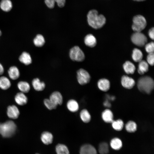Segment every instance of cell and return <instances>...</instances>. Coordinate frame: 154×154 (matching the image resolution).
Segmentation results:
<instances>
[{
	"label": "cell",
	"mask_w": 154,
	"mask_h": 154,
	"mask_svg": "<svg viewBox=\"0 0 154 154\" xmlns=\"http://www.w3.org/2000/svg\"><path fill=\"white\" fill-rule=\"evenodd\" d=\"M126 130L128 132L133 133L136 131L137 129V125L136 123L132 121L127 122L125 125Z\"/></svg>",
	"instance_id": "4dcf8cb0"
},
{
	"label": "cell",
	"mask_w": 154,
	"mask_h": 154,
	"mask_svg": "<svg viewBox=\"0 0 154 154\" xmlns=\"http://www.w3.org/2000/svg\"><path fill=\"white\" fill-rule=\"evenodd\" d=\"M154 53H151L149 54L147 58V60L148 64H149L151 66H153L154 65Z\"/></svg>",
	"instance_id": "8d00e7d4"
},
{
	"label": "cell",
	"mask_w": 154,
	"mask_h": 154,
	"mask_svg": "<svg viewBox=\"0 0 154 154\" xmlns=\"http://www.w3.org/2000/svg\"><path fill=\"white\" fill-rule=\"evenodd\" d=\"M53 138L52 134L48 131L43 132L42 133L40 137L42 142L46 145L50 144L52 143Z\"/></svg>",
	"instance_id": "5bb4252c"
},
{
	"label": "cell",
	"mask_w": 154,
	"mask_h": 154,
	"mask_svg": "<svg viewBox=\"0 0 154 154\" xmlns=\"http://www.w3.org/2000/svg\"><path fill=\"white\" fill-rule=\"evenodd\" d=\"M66 0H44L45 3L48 7L52 9L54 7L55 2L60 7H63L65 5Z\"/></svg>",
	"instance_id": "ffe728a7"
},
{
	"label": "cell",
	"mask_w": 154,
	"mask_h": 154,
	"mask_svg": "<svg viewBox=\"0 0 154 154\" xmlns=\"http://www.w3.org/2000/svg\"><path fill=\"white\" fill-rule=\"evenodd\" d=\"M2 35V32L1 30H0V37Z\"/></svg>",
	"instance_id": "b9f144b4"
},
{
	"label": "cell",
	"mask_w": 154,
	"mask_h": 154,
	"mask_svg": "<svg viewBox=\"0 0 154 154\" xmlns=\"http://www.w3.org/2000/svg\"><path fill=\"white\" fill-rule=\"evenodd\" d=\"M87 21L89 25L92 28L98 29L102 28L105 24L106 19L102 14L99 15L95 9L90 11L87 15Z\"/></svg>",
	"instance_id": "6da1fadb"
},
{
	"label": "cell",
	"mask_w": 154,
	"mask_h": 154,
	"mask_svg": "<svg viewBox=\"0 0 154 154\" xmlns=\"http://www.w3.org/2000/svg\"><path fill=\"white\" fill-rule=\"evenodd\" d=\"M4 72V69L2 65L0 63V76L2 75Z\"/></svg>",
	"instance_id": "ab89813d"
},
{
	"label": "cell",
	"mask_w": 154,
	"mask_h": 154,
	"mask_svg": "<svg viewBox=\"0 0 154 154\" xmlns=\"http://www.w3.org/2000/svg\"><path fill=\"white\" fill-rule=\"evenodd\" d=\"M134 1H143L146 0H133Z\"/></svg>",
	"instance_id": "60d3db41"
},
{
	"label": "cell",
	"mask_w": 154,
	"mask_h": 154,
	"mask_svg": "<svg viewBox=\"0 0 154 154\" xmlns=\"http://www.w3.org/2000/svg\"><path fill=\"white\" fill-rule=\"evenodd\" d=\"M19 60L21 62L26 65L30 64L32 62L30 55L26 52L22 53L19 58Z\"/></svg>",
	"instance_id": "d6986e66"
},
{
	"label": "cell",
	"mask_w": 154,
	"mask_h": 154,
	"mask_svg": "<svg viewBox=\"0 0 154 154\" xmlns=\"http://www.w3.org/2000/svg\"><path fill=\"white\" fill-rule=\"evenodd\" d=\"M131 39L133 44L140 47L145 45L147 41L146 37L141 32H135L132 35Z\"/></svg>",
	"instance_id": "8992f818"
},
{
	"label": "cell",
	"mask_w": 154,
	"mask_h": 154,
	"mask_svg": "<svg viewBox=\"0 0 154 154\" xmlns=\"http://www.w3.org/2000/svg\"><path fill=\"white\" fill-rule=\"evenodd\" d=\"M154 28H151L148 31V35L150 38L152 39H154Z\"/></svg>",
	"instance_id": "74e56055"
},
{
	"label": "cell",
	"mask_w": 154,
	"mask_h": 154,
	"mask_svg": "<svg viewBox=\"0 0 154 154\" xmlns=\"http://www.w3.org/2000/svg\"><path fill=\"white\" fill-rule=\"evenodd\" d=\"M35 45L38 47H41L44 44L45 40L43 36L41 34L37 35L33 40Z\"/></svg>",
	"instance_id": "f1b7e54d"
},
{
	"label": "cell",
	"mask_w": 154,
	"mask_h": 154,
	"mask_svg": "<svg viewBox=\"0 0 154 154\" xmlns=\"http://www.w3.org/2000/svg\"><path fill=\"white\" fill-rule=\"evenodd\" d=\"M84 42L86 46L90 47H94L97 43L96 38L91 34H88L85 36L84 39Z\"/></svg>",
	"instance_id": "ac0fdd59"
},
{
	"label": "cell",
	"mask_w": 154,
	"mask_h": 154,
	"mask_svg": "<svg viewBox=\"0 0 154 154\" xmlns=\"http://www.w3.org/2000/svg\"><path fill=\"white\" fill-rule=\"evenodd\" d=\"M110 145L112 149L116 150L119 149L122 147L121 140L118 138H114L111 141Z\"/></svg>",
	"instance_id": "f546056e"
},
{
	"label": "cell",
	"mask_w": 154,
	"mask_h": 154,
	"mask_svg": "<svg viewBox=\"0 0 154 154\" xmlns=\"http://www.w3.org/2000/svg\"><path fill=\"white\" fill-rule=\"evenodd\" d=\"M11 84L9 79L4 76L0 77V88L4 90H6L10 88Z\"/></svg>",
	"instance_id": "cb8c5ba5"
},
{
	"label": "cell",
	"mask_w": 154,
	"mask_h": 154,
	"mask_svg": "<svg viewBox=\"0 0 154 154\" xmlns=\"http://www.w3.org/2000/svg\"><path fill=\"white\" fill-rule=\"evenodd\" d=\"M145 49L146 52L149 54L153 53L154 42H152L146 44L145 46Z\"/></svg>",
	"instance_id": "d590c367"
},
{
	"label": "cell",
	"mask_w": 154,
	"mask_h": 154,
	"mask_svg": "<svg viewBox=\"0 0 154 154\" xmlns=\"http://www.w3.org/2000/svg\"><path fill=\"white\" fill-rule=\"evenodd\" d=\"M7 114L8 117L12 119H17L20 115L18 108L15 105L9 106L7 109Z\"/></svg>",
	"instance_id": "ba28073f"
},
{
	"label": "cell",
	"mask_w": 154,
	"mask_h": 154,
	"mask_svg": "<svg viewBox=\"0 0 154 154\" xmlns=\"http://www.w3.org/2000/svg\"><path fill=\"white\" fill-rule=\"evenodd\" d=\"M17 126L12 120H9L0 123V134L4 137L8 138L12 136L15 133Z\"/></svg>",
	"instance_id": "3957f363"
},
{
	"label": "cell",
	"mask_w": 154,
	"mask_h": 154,
	"mask_svg": "<svg viewBox=\"0 0 154 154\" xmlns=\"http://www.w3.org/2000/svg\"><path fill=\"white\" fill-rule=\"evenodd\" d=\"M80 117L81 120L84 123H89L91 119V116L89 111L86 109L82 110L80 113Z\"/></svg>",
	"instance_id": "7402d4cb"
},
{
	"label": "cell",
	"mask_w": 154,
	"mask_h": 154,
	"mask_svg": "<svg viewBox=\"0 0 154 154\" xmlns=\"http://www.w3.org/2000/svg\"><path fill=\"white\" fill-rule=\"evenodd\" d=\"M139 62L138 72L140 74L142 75L148 70V64L147 62L144 60H141Z\"/></svg>",
	"instance_id": "484cf974"
},
{
	"label": "cell",
	"mask_w": 154,
	"mask_h": 154,
	"mask_svg": "<svg viewBox=\"0 0 154 154\" xmlns=\"http://www.w3.org/2000/svg\"><path fill=\"white\" fill-rule=\"evenodd\" d=\"M137 85L140 92L144 94H149L153 89L154 82L151 77L148 76H144L139 78Z\"/></svg>",
	"instance_id": "7a4b0ae2"
},
{
	"label": "cell",
	"mask_w": 154,
	"mask_h": 154,
	"mask_svg": "<svg viewBox=\"0 0 154 154\" xmlns=\"http://www.w3.org/2000/svg\"><path fill=\"white\" fill-rule=\"evenodd\" d=\"M99 151L100 154H108L109 152V146L107 143L102 142L99 147Z\"/></svg>",
	"instance_id": "e575fe53"
},
{
	"label": "cell",
	"mask_w": 154,
	"mask_h": 154,
	"mask_svg": "<svg viewBox=\"0 0 154 154\" xmlns=\"http://www.w3.org/2000/svg\"><path fill=\"white\" fill-rule=\"evenodd\" d=\"M38 154V153H37V154Z\"/></svg>",
	"instance_id": "7bdbcfd3"
},
{
	"label": "cell",
	"mask_w": 154,
	"mask_h": 154,
	"mask_svg": "<svg viewBox=\"0 0 154 154\" xmlns=\"http://www.w3.org/2000/svg\"><path fill=\"white\" fill-rule=\"evenodd\" d=\"M97 86L99 89L103 92H107L110 88V83L108 80L105 78L100 79L98 82Z\"/></svg>",
	"instance_id": "7c38bea8"
},
{
	"label": "cell",
	"mask_w": 154,
	"mask_h": 154,
	"mask_svg": "<svg viewBox=\"0 0 154 154\" xmlns=\"http://www.w3.org/2000/svg\"><path fill=\"white\" fill-rule=\"evenodd\" d=\"M77 78L79 84L83 85L90 82L91 77L86 70L83 68H80L77 72Z\"/></svg>",
	"instance_id": "52a82bcc"
},
{
	"label": "cell",
	"mask_w": 154,
	"mask_h": 154,
	"mask_svg": "<svg viewBox=\"0 0 154 154\" xmlns=\"http://www.w3.org/2000/svg\"><path fill=\"white\" fill-rule=\"evenodd\" d=\"M66 107L70 112H75L78 111L79 106L78 103L73 99H70L66 103Z\"/></svg>",
	"instance_id": "2e32d148"
},
{
	"label": "cell",
	"mask_w": 154,
	"mask_h": 154,
	"mask_svg": "<svg viewBox=\"0 0 154 154\" xmlns=\"http://www.w3.org/2000/svg\"><path fill=\"white\" fill-rule=\"evenodd\" d=\"M123 68L126 73L133 74L135 70V67L134 64L129 61H127L123 64Z\"/></svg>",
	"instance_id": "603a6c76"
},
{
	"label": "cell",
	"mask_w": 154,
	"mask_h": 154,
	"mask_svg": "<svg viewBox=\"0 0 154 154\" xmlns=\"http://www.w3.org/2000/svg\"><path fill=\"white\" fill-rule=\"evenodd\" d=\"M133 22L132 29L135 32H141L147 25L145 19L141 15H137L134 16L133 19Z\"/></svg>",
	"instance_id": "277c9868"
},
{
	"label": "cell",
	"mask_w": 154,
	"mask_h": 154,
	"mask_svg": "<svg viewBox=\"0 0 154 154\" xmlns=\"http://www.w3.org/2000/svg\"><path fill=\"white\" fill-rule=\"evenodd\" d=\"M132 57L135 62H139L142 60L143 54L141 50L137 48H135L133 50Z\"/></svg>",
	"instance_id": "83f0119b"
},
{
	"label": "cell",
	"mask_w": 154,
	"mask_h": 154,
	"mask_svg": "<svg viewBox=\"0 0 154 154\" xmlns=\"http://www.w3.org/2000/svg\"><path fill=\"white\" fill-rule=\"evenodd\" d=\"M111 123L113 128L117 131H121L124 127V123L121 119L114 120Z\"/></svg>",
	"instance_id": "1f68e13d"
},
{
	"label": "cell",
	"mask_w": 154,
	"mask_h": 154,
	"mask_svg": "<svg viewBox=\"0 0 154 154\" xmlns=\"http://www.w3.org/2000/svg\"><path fill=\"white\" fill-rule=\"evenodd\" d=\"M12 4L10 0H2L0 3V7L3 11L9 12L12 8Z\"/></svg>",
	"instance_id": "d4e9b609"
},
{
	"label": "cell",
	"mask_w": 154,
	"mask_h": 154,
	"mask_svg": "<svg viewBox=\"0 0 154 154\" xmlns=\"http://www.w3.org/2000/svg\"><path fill=\"white\" fill-rule=\"evenodd\" d=\"M104 106L106 107H111V104L108 100H106L104 103Z\"/></svg>",
	"instance_id": "f35d334b"
},
{
	"label": "cell",
	"mask_w": 154,
	"mask_h": 154,
	"mask_svg": "<svg viewBox=\"0 0 154 154\" xmlns=\"http://www.w3.org/2000/svg\"><path fill=\"white\" fill-rule=\"evenodd\" d=\"M121 83L124 88L130 89L134 87L135 82L134 80L131 78L127 76L124 75L121 77Z\"/></svg>",
	"instance_id": "9c48e42d"
},
{
	"label": "cell",
	"mask_w": 154,
	"mask_h": 154,
	"mask_svg": "<svg viewBox=\"0 0 154 154\" xmlns=\"http://www.w3.org/2000/svg\"><path fill=\"white\" fill-rule=\"evenodd\" d=\"M15 100L18 105L23 106L26 104L28 102V98L24 93L20 92L17 93L15 97Z\"/></svg>",
	"instance_id": "4fadbf2b"
},
{
	"label": "cell",
	"mask_w": 154,
	"mask_h": 154,
	"mask_svg": "<svg viewBox=\"0 0 154 154\" xmlns=\"http://www.w3.org/2000/svg\"><path fill=\"white\" fill-rule=\"evenodd\" d=\"M32 85L34 89L37 91L43 90L45 87V84L43 82L40 81L38 78L34 79L32 81Z\"/></svg>",
	"instance_id": "e0dca14e"
},
{
	"label": "cell",
	"mask_w": 154,
	"mask_h": 154,
	"mask_svg": "<svg viewBox=\"0 0 154 154\" xmlns=\"http://www.w3.org/2000/svg\"><path fill=\"white\" fill-rule=\"evenodd\" d=\"M69 56L72 60L79 62L83 61L85 57L84 52L78 46H74L70 49Z\"/></svg>",
	"instance_id": "5b68a950"
},
{
	"label": "cell",
	"mask_w": 154,
	"mask_h": 154,
	"mask_svg": "<svg viewBox=\"0 0 154 154\" xmlns=\"http://www.w3.org/2000/svg\"><path fill=\"white\" fill-rule=\"evenodd\" d=\"M102 117L103 120L106 123H111L114 120L113 113L108 109H105L102 112Z\"/></svg>",
	"instance_id": "9a60e30c"
},
{
	"label": "cell",
	"mask_w": 154,
	"mask_h": 154,
	"mask_svg": "<svg viewBox=\"0 0 154 154\" xmlns=\"http://www.w3.org/2000/svg\"><path fill=\"white\" fill-rule=\"evenodd\" d=\"M80 154H97L95 147L89 144H84L81 146L80 151Z\"/></svg>",
	"instance_id": "8fae6325"
},
{
	"label": "cell",
	"mask_w": 154,
	"mask_h": 154,
	"mask_svg": "<svg viewBox=\"0 0 154 154\" xmlns=\"http://www.w3.org/2000/svg\"><path fill=\"white\" fill-rule=\"evenodd\" d=\"M56 151L57 154H69L68 148L64 144H58L56 146Z\"/></svg>",
	"instance_id": "d6a6232c"
},
{
	"label": "cell",
	"mask_w": 154,
	"mask_h": 154,
	"mask_svg": "<svg viewBox=\"0 0 154 154\" xmlns=\"http://www.w3.org/2000/svg\"><path fill=\"white\" fill-rule=\"evenodd\" d=\"M17 87L21 92L24 93L28 92L30 89L29 84L25 81L19 82L17 84Z\"/></svg>",
	"instance_id": "4316f807"
},
{
	"label": "cell",
	"mask_w": 154,
	"mask_h": 154,
	"mask_svg": "<svg viewBox=\"0 0 154 154\" xmlns=\"http://www.w3.org/2000/svg\"><path fill=\"white\" fill-rule=\"evenodd\" d=\"M49 99L57 106L62 104L63 102V98L61 94L59 92L55 91L50 95Z\"/></svg>",
	"instance_id": "30bf717a"
},
{
	"label": "cell",
	"mask_w": 154,
	"mask_h": 154,
	"mask_svg": "<svg viewBox=\"0 0 154 154\" xmlns=\"http://www.w3.org/2000/svg\"><path fill=\"white\" fill-rule=\"evenodd\" d=\"M9 77L13 80H16L20 76V72L18 68L15 66L11 67L8 70Z\"/></svg>",
	"instance_id": "44dd1931"
},
{
	"label": "cell",
	"mask_w": 154,
	"mask_h": 154,
	"mask_svg": "<svg viewBox=\"0 0 154 154\" xmlns=\"http://www.w3.org/2000/svg\"><path fill=\"white\" fill-rule=\"evenodd\" d=\"M43 103L45 107L49 110L56 109L58 106L51 101L49 98L45 99L44 100Z\"/></svg>",
	"instance_id": "836d02e7"
}]
</instances>
